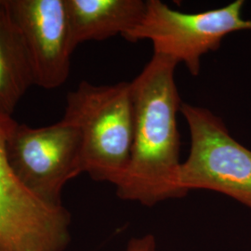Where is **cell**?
Listing matches in <instances>:
<instances>
[{"instance_id": "1", "label": "cell", "mask_w": 251, "mask_h": 251, "mask_svg": "<svg viewBox=\"0 0 251 251\" xmlns=\"http://www.w3.org/2000/svg\"><path fill=\"white\" fill-rule=\"evenodd\" d=\"M179 63L153 53L131 81L134 127L130 161L116 186L118 198L146 206L187 194L180 188V113L175 69Z\"/></svg>"}, {"instance_id": "2", "label": "cell", "mask_w": 251, "mask_h": 251, "mask_svg": "<svg viewBox=\"0 0 251 251\" xmlns=\"http://www.w3.org/2000/svg\"><path fill=\"white\" fill-rule=\"evenodd\" d=\"M62 119L79 131L82 172L117 186L129 165L133 143L131 83L98 86L82 81L68 92Z\"/></svg>"}, {"instance_id": "3", "label": "cell", "mask_w": 251, "mask_h": 251, "mask_svg": "<svg viewBox=\"0 0 251 251\" xmlns=\"http://www.w3.org/2000/svg\"><path fill=\"white\" fill-rule=\"evenodd\" d=\"M244 3L235 0L223 8L186 13L160 0H147L144 18L124 38L129 42L150 40L153 53L183 63L197 76L203 56L219 50L225 36L251 31V20L243 18Z\"/></svg>"}, {"instance_id": "4", "label": "cell", "mask_w": 251, "mask_h": 251, "mask_svg": "<svg viewBox=\"0 0 251 251\" xmlns=\"http://www.w3.org/2000/svg\"><path fill=\"white\" fill-rule=\"evenodd\" d=\"M191 148L181 163L179 185L186 194L208 190L251 209V151L235 141L223 119L209 109L182 102Z\"/></svg>"}, {"instance_id": "5", "label": "cell", "mask_w": 251, "mask_h": 251, "mask_svg": "<svg viewBox=\"0 0 251 251\" xmlns=\"http://www.w3.org/2000/svg\"><path fill=\"white\" fill-rule=\"evenodd\" d=\"M6 152L23 185L50 206H63V187L83 173L79 131L63 119L42 127L16 121L7 139Z\"/></svg>"}, {"instance_id": "6", "label": "cell", "mask_w": 251, "mask_h": 251, "mask_svg": "<svg viewBox=\"0 0 251 251\" xmlns=\"http://www.w3.org/2000/svg\"><path fill=\"white\" fill-rule=\"evenodd\" d=\"M15 122L0 114V251H63L70 242V213L35 197L9 166L6 143Z\"/></svg>"}, {"instance_id": "7", "label": "cell", "mask_w": 251, "mask_h": 251, "mask_svg": "<svg viewBox=\"0 0 251 251\" xmlns=\"http://www.w3.org/2000/svg\"><path fill=\"white\" fill-rule=\"evenodd\" d=\"M33 75L45 90L62 87L70 74L72 45L65 0H7Z\"/></svg>"}, {"instance_id": "8", "label": "cell", "mask_w": 251, "mask_h": 251, "mask_svg": "<svg viewBox=\"0 0 251 251\" xmlns=\"http://www.w3.org/2000/svg\"><path fill=\"white\" fill-rule=\"evenodd\" d=\"M74 49L88 41L124 36L144 18V0H65Z\"/></svg>"}, {"instance_id": "9", "label": "cell", "mask_w": 251, "mask_h": 251, "mask_svg": "<svg viewBox=\"0 0 251 251\" xmlns=\"http://www.w3.org/2000/svg\"><path fill=\"white\" fill-rule=\"evenodd\" d=\"M33 85L26 53L7 0H0V114L12 117Z\"/></svg>"}, {"instance_id": "10", "label": "cell", "mask_w": 251, "mask_h": 251, "mask_svg": "<svg viewBox=\"0 0 251 251\" xmlns=\"http://www.w3.org/2000/svg\"><path fill=\"white\" fill-rule=\"evenodd\" d=\"M125 251H156V241L152 234L134 237L127 243Z\"/></svg>"}]
</instances>
